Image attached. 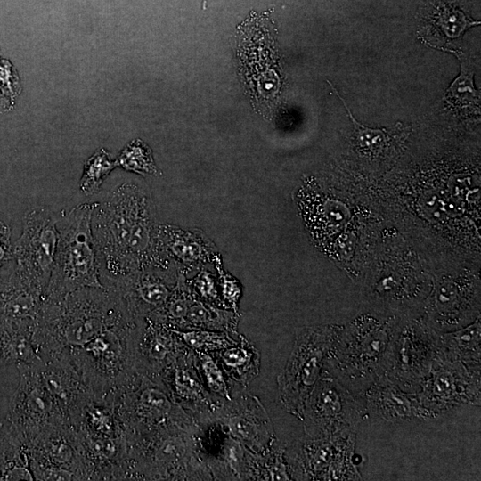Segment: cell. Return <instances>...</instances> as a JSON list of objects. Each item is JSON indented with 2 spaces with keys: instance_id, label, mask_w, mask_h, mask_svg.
Returning a JSON list of instances; mask_svg holds the SVG:
<instances>
[{
  "instance_id": "6da1fadb",
  "label": "cell",
  "mask_w": 481,
  "mask_h": 481,
  "mask_svg": "<svg viewBox=\"0 0 481 481\" xmlns=\"http://www.w3.org/2000/svg\"><path fill=\"white\" fill-rule=\"evenodd\" d=\"M159 225L151 194L135 183H123L97 202L91 228L103 287L113 289L143 269L175 266L160 244Z\"/></svg>"
},
{
  "instance_id": "7a4b0ae2",
  "label": "cell",
  "mask_w": 481,
  "mask_h": 481,
  "mask_svg": "<svg viewBox=\"0 0 481 481\" xmlns=\"http://www.w3.org/2000/svg\"><path fill=\"white\" fill-rule=\"evenodd\" d=\"M130 318L134 317L117 291L105 287L81 288L60 300H45L33 339L45 359L64 348L81 346Z\"/></svg>"
},
{
  "instance_id": "3957f363",
  "label": "cell",
  "mask_w": 481,
  "mask_h": 481,
  "mask_svg": "<svg viewBox=\"0 0 481 481\" xmlns=\"http://www.w3.org/2000/svg\"><path fill=\"white\" fill-rule=\"evenodd\" d=\"M201 429L169 423L126 441L118 480H213L197 439Z\"/></svg>"
},
{
  "instance_id": "277c9868",
  "label": "cell",
  "mask_w": 481,
  "mask_h": 481,
  "mask_svg": "<svg viewBox=\"0 0 481 481\" xmlns=\"http://www.w3.org/2000/svg\"><path fill=\"white\" fill-rule=\"evenodd\" d=\"M395 322L362 317L339 328L323 371L363 402L365 391L385 376Z\"/></svg>"
},
{
  "instance_id": "5b68a950",
  "label": "cell",
  "mask_w": 481,
  "mask_h": 481,
  "mask_svg": "<svg viewBox=\"0 0 481 481\" xmlns=\"http://www.w3.org/2000/svg\"><path fill=\"white\" fill-rule=\"evenodd\" d=\"M97 202L62 212L56 224L59 240L45 299L60 300L86 287L102 288L91 221Z\"/></svg>"
},
{
  "instance_id": "8992f818",
  "label": "cell",
  "mask_w": 481,
  "mask_h": 481,
  "mask_svg": "<svg viewBox=\"0 0 481 481\" xmlns=\"http://www.w3.org/2000/svg\"><path fill=\"white\" fill-rule=\"evenodd\" d=\"M140 320L127 319L81 346L63 349L94 396L112 401L137 372L132 340Z\"/></svg>"
},
{
  "instance_id": "52a82bcc",
  "label": "cell",
  "mask_w": 481,
  "mask_h": 481,
  "mask_svg": "<svg viewBox=\"0 0 481 481\" xmlns=\"http://www.w3.org/2000/svg\"><path fill=\"white\" fill-rule=\"evenodd\" d=\"M113 405L126 441L169 423L200 427L173 400L161 380L140 372L115 394Z\"/></svg>"
},
{
  "instance_id": "ba28073f",
  "label": "cell",
  "mask_w": 481,
  "mask_h": 481,
  "mask_svg": "<svg viewBox=\"0 0 481 481\" xmlns=\"http://www.w3.org/2000/svg\"><path fill=\"white\" fill-rule=\"evenodd\" d=\"M338 330V326L322 325L304 327L296 331L292 350L276 381L281 404L299 420Z\"/></svg>"
},
{
  "instance_id": "9c48e42d",
  "label": "cell",
  "mask_w": 481,
  "mask_h": 481,
  "mask_svg": "<svg viewBox=\"0 0 481 481\" xmlns=\"http://www.w3.org/2000/svg\"><path fill=\"white\" fill-rule=\"evenodd\" d=\"M357 431L326 438H303L285 447L291 480H361L355 447Z\"/></svg>"
},
{
  "instance_id": "30bf717a",
  "label": "cell",
  "mask_w": 481,
  "mask_h": 481,
  "mask_svg": "<svg viewBox=\"0 0 481 481\" xmlns=\"http://www.w3.org/2000/svg\"><path fill=\"white\" fill-rule=\"evenodd\" d=\"M440 352V333L425 320L395 322L385 377L405 391H418Z\"/></svg>"
},
{
  "instance_id": "8fae6325",
  "label": "cell",
  "mask_w": 481,
  "mask_h": 481,
  "mask_svg": "<svg viewBox=\"0 0 481 481\" xmlns=\"http://www.w3.org/2000/svg\"><path fill=\"white\" fill-rule=\"evenodd\" d=\"M367 417L363 402L322 370L305 403L301 421L306 437L326 438L358 431Z\"/></svg>"
},
{
  "instance_id": "7c38bea8",
  "label": "cell",
  "mask_w": 481,
  "mask_h": 481,
  "mask_svg": "<svg viewBox=\"0 0 481 481\" xmlns=\"http://www.w3.org/2000/svg\"><path fill=\"white\" fill-rule=\"evenodd\" d=\"M481 368L440 355L417 391L428 419L465 404H481Z\"/></svg>"
},
{
  "instance_id": "4fadbf2b",
  "label": "cell",
  "mask_w": 481,
  "mask_h": 481,
  "mask_svg": "<svg viewBox=\"0 0 481 481\" xmlns=\"http://www.w3.org/2000/svg\"><path fill=\"white\" fill-rule=\"evenodd\" d=\"M29 449L34 480H88L77 432L68 420L45 428Z\"/></svg>"
},
{
  "instance_id": "5bb4252c",
  "label": "cell",
  "mask_w": 481,
  "mask_h": 481,
  "mask_svg": "<svg viewBox=\"0 0 481 481\" xmlns=\"http://www.w3.org/2000/svg\"><path fill=\"white\" fill-rule=\"evenodd\" d=\"M57 221L46 208L31 209L24 216L21 235L13 247L14 269L45 291L58 246Z\"/></svg>"
},
{
  "instance_id": "9a60e30c",
  "label": "cell",
  "mask_w": 481,
  "mask_h": 481,
  "mask_svg": "<svg viewBox=\"0 0 481 481\" xmlns=\"http://www.w3.org/2000/svg\"><path fill=\"white\" fill-rule=\"evenodd\" d=\"M16 366L20 380L10 400L6 420L29 446L45 428L67 420L45 387L37 365Z\"/></svg>"
},
{
  "instance_id": "2e32d148",
  "label": "cell",
  "mask_w": 481,
  "mask_h": 481,
  "mask_svg": "<svg viewBox=\"0 0 481 481\" xmlns=\"http://www.w3.org/2000/svg\"><path fill=\"white\" fill-rule=\"evenodd\" d=\"M425 308V321L435 331L444 333L460 329L480 315L479 288L474 280L440 277Z\"/></svg>"
},
{
  "instance_id": "e0dca14e",
  "label": "cell",
  "mask_w": 481,
  "mask_h": 481,
  "mask_svg": "<svg viewBox=\"0 0 481 481\" xmlns=\"http://www.w3.org/2000/svg\"><path fill=\"white\" fill-rule=\"evenodd\" d=\"M215 423L253 452H265L278 441L262 402L246 389L221 405Z\"/></svg>"
},
{
  "instance_id": "ac0fdd59",
  "label": "cell",
  "mask_w": 481,
  "mask_h": 481,
  "mask_svg": "<svg viewBox=\"0 0 481 481\" xmlns=\"http://www.w3.org/2000/svg\"><path fill=\"white\" fill-rule=\"evenodd\" d=\"M159 379L173 400L201 428L215 424L222 404L204 386L195 363L193 350L185 346Z\"/></svg>"
},
{
  "instance_id": "d6986e66",
  "label": "cell",
  "mask_w": 481,
  "mask_h": 481,
  "mask_svg": "<svg viewBox=\"0 0 481 481\" xmlns=\"http://www.w3.org/2000/svg\"><path fill=\"white\" fill-rule=\"evenodd\" d=\"M186 345L170 328L142 319L132 340V355L137 372L160 380L162 372L173 363Z\"/></svg>"
},
{
  "instance_id": "ffe728a7",
  "label": "cell",
  "mask_w": 481,
  "mask_h": 481,
  "mask_svg": "<svg viewBox=\"0 0 481 481\" xmlns=\"http://www.w3.org/2000/svg\"><path fill=\"white\" fill-rule=\"evenodd\" d=\"M176 280V266L168 269L151 267L127 276L113 290L122 297L134 318L145 319L166 303Z\"/></svg>"
},
{
  "instance_id": "44dd1931",
  "label": "cell",
  "mask_w": 481,
  "mask_h": 481,
  "mask_svg": "<svg viewBox=\"0 0 481 481\" xmlns=\"http://www.w3.org/2000/svg\"><path fill=\"white\" fill-rule=\"evenodd\" d=\"M37 368L59 412L71 423L93 394L63 350L43 359Z\"/></svg>"
},
{
  "instance_id": "7402d4cb",
  "label": "cell",
  "mask_w": 481,
  "mask_h": 481,
  "mask_svg": "<svg viewBox=\"0 0 481 481\" xmlns=\"http://www.w3.org/2000/svg\"><path fill=\"white\" fill-rule=\"evenodd\" d=\"M45 289L13 269L0 281V327L35 330Z\"/></svg>"
},
{
  "instance_id": "603a6c76",
  "label": "cell",
  "mask_w": 481,
  "mask_h": 481,
  "mask_svg": "<svg viewBox=\"0 0 481 481\" xmlns=\"http://www.w3.org/2000/svg\"><path fill=\"white\" fill-rule=\"evenodd\" d=\"M158 235L167 257L187 278L201 265L212 263L219 254L214 242L200 229L185 230L170 224H159Z\"/></svg>"
},
{
  "instance_id": "cb8c5ba5",
  "label": "cell",
  "mask_w": 481,
  "mask_h": 481,
  "mask_svg": "<svg viewBox=\"0 0 481 481\" xmlns=\"http://www.w3.org/2000/svg\"><path fill=\"white\" fill-rule=\"evenodd\" d=\"M363 400L368 416L389 422L414 418L428 419L418 399L417 391H405L385 376L365 391Z\"/></svg>"
},
{
  "instance_id": "d4e9b609",
  "label": "cell",
  "mask_w": 481,
  "mask_h": 481,
  "mask_svg": "<svg viewBox=\"0 0 481 481\" xmlns=\"http://www.w3.org/2000/svg\"><path fill=\"white\" fill-rule=\"evenodd\" d=\"M214 355L230 379L241 388L247 389L260 372L261 353L242 334L237 344Z\"/></svg>"
},
{
  "instance_id": "484cf974",
  "label": "cell",
  "mask_w": 481,
  "mask_h": 481,
  "mask_svg": "<svg viewBox=\"0 0 481 481\" xmlns=\"http://www.w3.org/2000/svg\"><path fill=\"white\" fill-rule=\"evenodd\" d=\"M0 480H34L29 446L7 420L0 421Z\"/></svg>"
},
{
  "instance_id": "4316f807",
  "label": "cell",
  "mask_w": 481,
  "mask_h": 481,
  "mask_svg": "<svg viewBox=\"0 0 481 481\" xmlns=\"http://www.w3.org/2000/svg\"><path fill=\"white\" fill-rule=\"evenodd\" d=\"M441 355L475 368H481L480 315L460 329L440 333Z\"/></svg>"
},
{
  "instance_id": "83f0119b",
  "label": "cell",
  "mask_w": 481,
  "mask_h": 481,
  "mask_svg": "<svg viewBox=\"0 0 481 481\" xmlns=\"http://www.w3.org/2000/svg\"><path fill=\"white\" fill-rule=\"evenodd\" d=\"M35 330L0 327V367L12 364L38 365L41 355L34 342Z\"/></svg>"
},
{
  "instance_id": "f1b7e54d",
  "label": "cell",
  "mask_w": 481,
  "mask_h": 481,
  "mask_svg": "<svg viewBox=\"0 0 481 481\" xmlns=\"http://www.w3.org/2000/svg\"><path fill=\"white\" fill-rule=\"evenodd\" d=\"M240 319V315L232 310L192 298L186 315L184 330L235 332Z\"/></svg>"
},
{
  "instance_id": "f546056e",
  "label": "cell",
  "mask_w": 481,
  "mask_h": 481,
  "mask_svg": "<svg viewBox=\"0 0 481 481\" xmlns=\"http://www.w3.org/2000/svg\"><path fill=\"white\" fill-rule=\"evenodd\" d=\"M194 352L195 363L200 379L209 394L220 404L232 400L246 389L234 384L214 353Z\"/></svg>"
},
{
  "instance_id": "4dcf8cb0",
  "label": "cell",
  "mask_w": 481,
  "mask_h": 481,
  "mask_svg": "<svg viewBox=\"0 0 481 481\" xmlns=\"http://www.w3.org/2000/svg\"><path fill=\"white\" fill-rule=\"evenodd\" d=\"M186 276L177 271L176 284L166 303L147 319L173 330H183L192 302Z\"/></svg>"
},
{
  "instance_id": "1f68e13d",
  "label": "cell",
  "mask_w": 481,
  "mask_h": 481,
  "mask_svg": "<svg viewBox=\"0 0 481 481\" xmlns=\"http://www.w3.org/2000/svg\"><path fill=\"white\" fill-rule=\"evenodd\" d=\"M284 452L285 446L279 441L265 452L257 453L250 451L249 480H291Z\"/></svg>"
},
{
  "instance_id": "d6a6232c",
  "label": "cell",
  "mask_w": 481,
  "mask_h": 481,
  "mask_svg": "<svg viewBox=\"0 0 481 481\" xmlns=\"http://www.w3.org/2000/svg\"><path fill=\"white\" fill-rule=\"evenodd\" d=\"M173 330L189 348L201 353H215L235 345L240 341L241 335L237 331L229 332L207 330Z\"/></svg>"
},
{
  "instance_id": "836d02e7",
  "label": "cell",
  "mask_w": 481,
  "mask_h": 481,
  "mask_svg": "<svg viewBox=\"0 0 481 481\" xmlns=\"http://www.w3.org/2000/svg\"><path fill=\"white\" fill-rule=\"evenodd\" d=\"M117 166L141 175H159L151 149L142 139L128 143L116 159Z\"/></svg>"
},
{
  "instance_id": "e575fe53",
  "label": "cell",
  "mask_w": 481,
  "mask_h": 481,
  "mask_svg": "<svg viewBox=\"0 0 481 481\" xmlns=\"http://www.w3.org/2000/svg\"><path fill=\"white\" fill-rule=\"evenodd\" d=\"M116 167V160L111 159L105 149L96 151L85 162L79 182L80 191L86 195L98 192L104 180Z\"/></svg>"
},
{
  "instance_id": "d590c367",
  "label": "cell",
  "mask_w": 481,
  "mask_h": 481,
  "mask_svg": "<svg viewBox=\"0 0 481 481\" xmlns=\"http://www.w3.org/2000/svg\"><path fill=\"white\" fill-rule=\"evenodd\" d=\"M187 283L192 298L224 308L213 263L201 265L192 277L187 278Z\"/></svg>"
},
{
  "instance_id": "8d00e7d4",
  "label": "cell",
  "mask_w": 481,
  "mask_h": 481,
  "mask_svg": "<svg viewBox=\"0 0 481 481\" xmlns=\"http://www.w3.org/2000/svg\"><path fill=\"white\" fill-rule=\"evenodd\" d=\"M334 91L343 102L353 123L354 130L352 137L357 150L370 155H378L380 153L387 142V131L385 129L371 128L361 124L353 117L344 99L338 94L335 88Z\"/></svg>"
},
{
  "instance_id": "74e56055",
  "label": "cell",
  "mask_w": 481,
  "mask_h": 481,
  "mask_svg": "<svg viewBox=\"0 0 481 481\" xmlns=\"http://www.w3.org/2000/svg\"><path fill=\"white\" fill-rule=\"evenodd\" d=\"M212 263L217 273L219 292L224 307L240 315L239 309V303L242 294L240 282L224 269L220 254L215 257Z\"/></svg>"
},
{
  "instance_id": "f35d334b",
  "label": "cell",
  "mask_w": 481,
  "mask_h": 481,
  "mask_svg": "<svg viewBox=\"0 0 481 481\" xmlns=\"http://www.w3.org/2000/svg\"><path fill=\"white\" fill-rule=\"evenodd\" d=\"M446 99L458 106H469L479 102L477 91L473 86V73L462 67L461 73L448 88Z\"/></svg>"
},
{
  "instance_id": "ab89813d",
  "label": "cell",
  "mask_w": 481,
  "mask_h": 481,
  "mask_svg": "<svg viewBox=\"0 0 481 481\" xmlns=\"http://www.w3.org/2000/svg\"><path fill=\"white\" fill-rule=\"evenodd\" d=\"M19 86V78L11 62L0 59V89L13 101Z\"/></svg>"
},
{
  "instance_id": "60d3db41",
  "label": "cell",
  "mask_w": 481,
  "mask_h": 481,
  "mask_svg": "<svg viewBox=\"0 0 481 481\" xmlns=\"http://www.w3.org/2000/svg\"><path fill=\"white\" fill-rule=\"evenodd\" d=\"M13 257V248L11 245V229L6 224L0 221V270L5 263Z\"/></svg>"
}]
</instances>
